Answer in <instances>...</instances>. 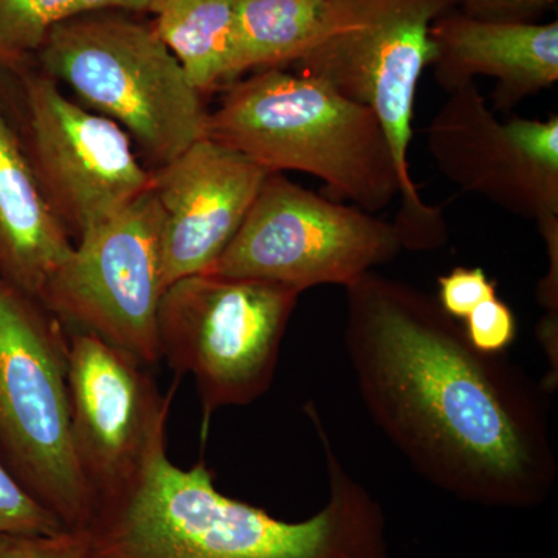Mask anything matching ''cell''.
Here are the masks:
<instances>
[{
    "instance_id": "cell-19",
    "label": "cell",
    "mask_w": 558,
    "mask_h": 558,
    "mask_svg": "<svg viewBox=\"0 0 558 558\" xmlns=\"http://www.w3.org/2000/svg\"><path fill=\"white\" fill-rule=\"evenodd\" d=\"M64 526L25 490L0 461V537L11 534L50 535Z\"/></svg>"
},
{
    "instance_id": "cell-23",
    "label": "cell",
    "mask_w": 558,
    "mask_h": 558,
    "mask_svg": "<svg viewBox=\"0 0 558 558\" xmlns=\"http://www.w3.org/2000/svg\"><path fill=\"white\" fill-rule=\"evenodd\" d=\"M461 13L481 21L538 22L557 0H457Z\"/></svg>"
},
{
    "instance_id": "cell-8",
    "label": "cell",
    "mask_w": 558,
    "mask_h": 558,
    "mask_svg": "<svg viewBox=\"0 0 558 558\" xmlns=\"http://www.w3.org/2000/svg\"><path fill=\"white\" fill-rule=\"evenodd\" d=\"M0 87L22 148L44 197L78 240L153 189L130 134L116 121L89 112L62 94L58 81L31 60L0 65Z\"/></svg>"
},
{
    "instance_id": "cell-11",
    "label": "cell",
    "mask_w": 558,
    "mask_h": 558,
    "mask_svg": "<svg viewBox=\"0 0 558 558\" xmlns=\"http://www.w3.org/2000/svg\"><path fill=\"white\" fill-rule=\"evenodd\" d=\"M444 178L512 215L558 216V117L499 120L475 83L450 92L427 130Z\"/></svg>"
},
{
    "instance_id": "cell-1",
    "label": "cell",
    "mask_w": 558,
    "mask_h": 558,
    "mask_svg": "<svg viewBox=\"0 0 558 558\" xmlns=\"http://www.w3.org/2000/svg\"><path fill=\"white\" fill-rule=\"evenodd\" d=\"M343 343L360 399L417 475L484 508H538L558 465L549 395L470 344L435 296L376 271L347 286Z\"/></svg>"
},
{
    "instance_id": "cell-13",
    "label": "cell",
    "mask_w": 558,
    "mask_h": 558,
    "mask_svg": "<svg viewBox=\"0 0 558 558\" xmlns=\"http://www.w3.org/2000/svg\"><path fill=\"white\" fill-rule=\"evenodd\" d=\"M153 172L159 202L165 289L205 274L229 247L270 172L244 154L201 138Z\"/></svg>"
},
{
    "instance_id": "cell-5",
    "label": "cell",
    "mask_w": 558,
    "mask_h": 558,
    "mask_svg": "<svg viewBox=\"0 0 558 558\" xmlns=\"http://www.w3.org/2000/svg\"><path fill=\"white\" fill-rule=\"evenodd\" d=\"M68 326L0 277V461L69 531H87L97 501L70 427Z\"/></svg>"
},
{
    "instance_id": "cell-6",
    "label": "cell",
    "mask_w": 558,
    "mask_h": 558,
    "mask_svg": "<svg viewBox=\"0 0 558 558\" xmlns=\"http://www.w3.org/2000/svg\"><path fill=\"white\" fill-rule=\"evenodd\" d=\"M454 5L457 0H368L290 64L379 120L398 168L402 208L392 223L403 250H435L447 240L442 211L421 199L411 179L409 149L418 81L432 64L429 28Z\"/></svg>"
},
{
    "instance_id": "cell-2",
    "label": "cell",
    "mask_w": 558,
    "mask_h": 558,
    "mask_svg": "<svg viewBox=\"0 0 558 558\" xmlns=\"http://www.w3.org/2000/svg\"><path fill=\"white\" fill-rule=\"evenodd\" d=\"M322 446L328 501L306 520L275 519L227 497L205 461L168 458L167 433L138 472L102 498L87 527L95 558H392L379 499L349 473L314 402L304 405Z\"/></svg>"
},
{
    "instance_id": "cell-18",
    "label": "cell",
    "mask_w": 558,
    "mask_h": 558,
    "mask_svg": "<svg viewBox=\"0 0 558 558\" xmlns=\"http://www.w3.org/2000/svg\"><path fill=\"white\" fill-rule=\"evenodd\" d=\"M154 0H0V44L31 60L47 33L72 17L101 10L149 11Z\"/></svg>"
},
{
    "instance_id": "cell-9",
    "label": "cell",
    "mask_w": 558,
    "mask_h": 558,
    "mask_svg": "<svg viewBox=\"0 0 558 558\" xmlns=\"http://www.w3.org/2000/svg\"><path fill=\"white\" fill-rule=\"evenodd\" d=\"M395 223L270 172L229 247L205 274L258 279L303 293L347 286L399 255Z\"/></svg>"
},
{
    "instance_id": "cell-21",
    "label": "cell",
    "mask_w": 558,
    "mask_h": 558,
    "mask_svg": "<svg viewBox=\"0 0 558 558\" xmlns=\"http://www.w3.org/2000/svg\"><path fill=\"white\" fill-rule=\"evenodd\" d=\"M465 336L473 348L486 354H502L517 339V317L498 296L481 303L464 319Z\"/></svg>"
},
{
    "instance_id": "cell-14",
    "label": "cell",
    "mask_w": 558,
    "mask_h": 558,
    "mask_svg": "<svg viewBox=\"0 0 558 558\" xmlns=\"http://www.w3.org/2000/svg\"><path fill=\"white\" fill-rule=\"evenodd\" d=\"M435 80L453 92L476 76L497 81L495 109L510 110L558 81V22L481 21L442 14L429 28Z\"/></svg>"
},
{
    "instance_id": "cell-16",
    "label": "cell",
    "mask_w": 558,
    "mask_h": 558,
    "mask_svg": "<svg viewBox=\"0 0 558 558\" xmlns=\"http://www.w3.org/2000/svg\"><path fill=\"white\" fill-rule=\"evenodd\" d=\"M153 27L202 95L240 78L234 0H154Z\"/></svg>"
},
{
    "instance_id": "cell-24",
    "label": "cell",
    "mask_w": 558,
    "mask_h": 558,
    "mask_svg": "<svg viewBox=\"0 0 558 558\" xmlns=\"http://www.w3.org/2000/svg\"><path fill=\"white\" fill-rule=\"evenodd\" d=\"M537 226L549 258L548 274L538 282V301L546 311L542 319L558 323V216L539 220Z\"/></svg>"
},
{
    "instance_id": "cell-25",
    "label": "cell",
    "mask_w": 558,
    "mask_h": 558,
    "mask_svg": "<svg viewBox=\"0 0 558 558\" xmlns=\"http://www.w3.org/2000/svg\"><path fill=\"white\" fill-rule=\"evenodd\" d=\"M25 61L27 60H22V58L11 53L10 50H7L5 47L0 44V65H2V68H16V65Z\"/></svg>"
},
{
    "instance_id": "cell-3",
    "label": "cell",
    "mask_w": 558,
    "mask_h": 558,
    "mask_svg": "<svg viewBox=\"0 0 558 558\" xmlns=\"http://www.w3.org/2000/svg\"><path fill=\"white\" fill-rule=\"evenodd\" d=\"M205 137L267 172L314 175L333 201L373 215L400 196L398 168L373 110L304 73L263 69L234 81L208 112Z\"/></svg>"
},
{
    "instance_id": "cell-20",
    "label": "cell",
    "mask_w": 558,
    "mask_h": 558,
    "mask_svg": "<svg viewBox=\"0 0 558 558\" xmlns=\"http://www.w3.org/2000/svg\"><path fill=\"white\" fill-rule=\"evenodd\" d=\"M0 558H95L86 531L11 534L0 537Z\"/></svg>"
},
{
    "instance_id": "cell-7",
    "label": "cell",
    "mask_w": 558,
    "mask_h": 558,
    "mask_svg": "<svg viewBox=\"0 0 558 558\" xmlns=\"http://www.w3.org/2000/svg\"><path fill=\"white\" fill-rule=\"evenodd\" d=\"M300 295L288 286L213 274L165 290L157 317L160 359L175 376L196 380L204 439L216 411L250 405L269 391Z\"/></svg>"
},
{
    "instance_id": "cell-10",
    "label": "cell",
    "mask_w": 558,
    "mask_h": 558,
    "mask_svg": "<svg viewBox=\"0 0 558 558\" xmlns=\"http://www.w3.org/2000/svg\"><path fill=\"white\" fill-rule=\"evenodd\" d=\"M163 216L153 189L78 240L40 304L70 329L87 330L143 365L161 362L157 317Z\"/></svg>"
},
{
    "instance_id": "cell-15",
    "label": "cell",
    "mask_w": 558,
    "mask_h": 558,
    "mask_svg": "<svg viewBox=\"0 0 558 558\" xmlns=\"http://www.w3.org/2000/svg\"><path fill=\"white\" fill-rule=\"evenodd\" d=\"M73 248L0 98V277L40 303Z\"/></svg>"
},
{
    "instance_id": "cell-17",
    "label": "cell",
    "mask_w": 558,
    "mask_h": 558,
    "mask_svg": "<svg viewBox=\"0 0 558 558\" xmlns=\"http://www.w3.org/2000/svg\"><path fill=\"white\" fill-rule=\"evenodd\" d=\"M240 72L284 68L368 0H234Z\"/></svg>"
},
{
    "instance_id": "cell-12",
    "label": "cell",
    "mask_w": 558,
    "mask_h": 558,
    "mask_svg": "<svg viewBox=\"0 0 558 558\" xmlns=\"http://www.w3.org/2000/svg\"><path fill=\"white\" fill-rule=\"evenodd\" d=\"M68 388L76 461L100 505L138 472L167 433L178 384L161 395L149 368L87 330L70 329Z\"/></svg>"
},
{
    "instance_id": "cell-4",
    "label": "cell",
    "mask_w": 558,
    "mask_h": 558,
    "mask_svg": "<svg viewBox=\"0 0 558 558\" xmlns=\"http://www.w3.org/2000/svg\"><path fill=\"white\" fill-rule=\"evenodd\" d=\"M128 13L101 10L60 22L33 58L163 167L205 137L208 112L153 24Z\"/></svg>"
},
{
    "instance_id": "cell-22",
    "label": "cell",
    "mask_w": 558,
    "mask_h": 558,
    "mask_svg": "<svg viewBox=\"0 0 558 558\" xmlns=\"http://www.w3.org/2000/svg\"><path fill=\"white\" fill-rule=\"evenodd\" d=\"M497 296V286L481 267H454L438 278V303L447 315L465 319L484 301Z\"/></svg>"
}]
</instances>
